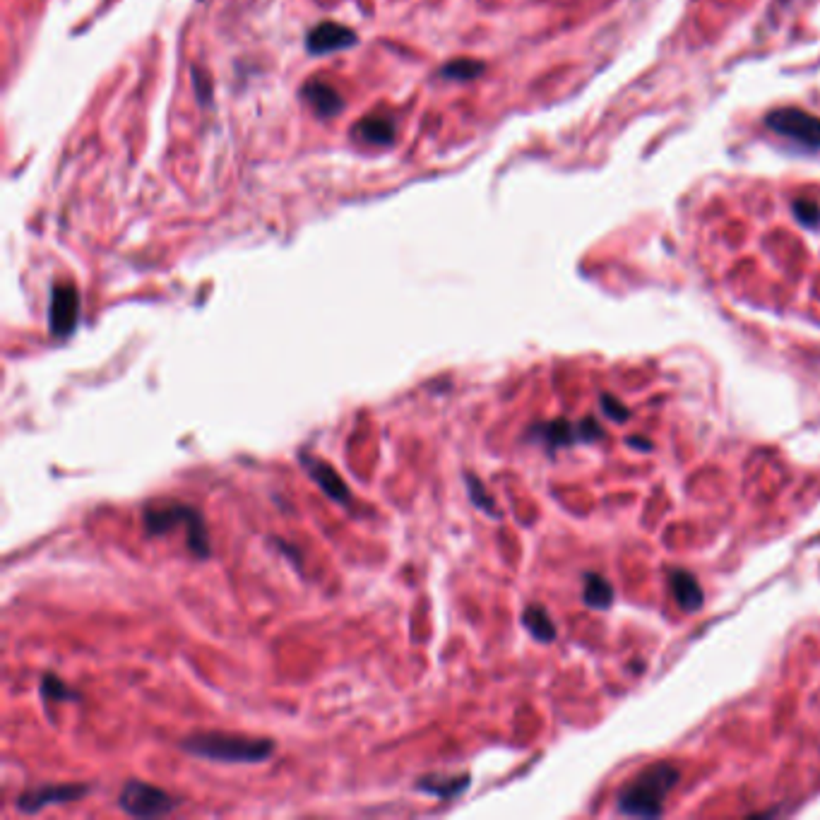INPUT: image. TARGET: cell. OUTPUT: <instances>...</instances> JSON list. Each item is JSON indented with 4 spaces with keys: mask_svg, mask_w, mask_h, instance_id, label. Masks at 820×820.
Masks as SVG:
<instances>
[{
    "mask_svg": "<svg viewBox=\"0 0 820 820\" xmlns=\"http://www.w3.org/2000/svg\"><path fill=\"white\" fill-rule=\"evenodd\" d=\"M39 693L44 703H75L80 700V693L68 688V683L58 679L56 674H44L39 681Z\"/></svg>",
    "mask_w": 820,
    "mask_h": 820,
    "instance_id": "17",
    "label": "cell"
},
{
    "mask_svg": "<svg viewBox=\"0 0 820 820\" xmlns=\"http://www.w3.org/2000/svg\"><path fill=\"white\" fill-rule=\"evenodd\" d=\"M484 70L486 65L481 61H474V58H455V61L443 65V68L438 70V75L450 82H469L474 80V77H479Z\"/></svg>",
    "mask_w": 820,
    "mask_h": 820,
    "instance_id": "18",
    "label": "cell"
},
{
    "mask_svg": "<svg viewBox=\"0 0 820 820\" xmlns=\"http://www.w3.org/2000/svg\"><path fill=\"white\" fill-rule=\"evenodd\" d=\"M527 436L534 438V441H542L546 448L554 453V450L558 448H568V445H575V443L602 441L604 429L599 426V421L592 417L582 419L580 424H570V421L566 419H556V421H546V424L532 426Z\"/></svg>",
    "mask_w": 820,
    "mask_h": 820,
    "instance_id": "6",
    "label": "cell"
},
{
    "mask_svg": "<svg viewBox=\"0 0 820 820\" xmlns=\"http://www.w3.org/2000/svg\"><path fill=\"white\" fill-rule=\"evenodd\" d=\"M142 522H145V532L154 534V537H164V534L178 530L183 527L186 530V546L188 551L200 561L212 556V542L210 534H207L205 518L200 515V510H195L193 505L186 503H166V505H147L145 515H142Z\"/></svg>",
    "mask_w": 820,
    "mask_h": 820,
    "instance_id": "3",
    "label": "cell"
},
{
    "mask_svg": "<svg viewBox=\"0 0 820 820\" xmlns=\"http://www.w3.org/2000/svg\"><path fill=\"white\" fill-rule=\"evenodd\" d=\"M80 294L73 284H53L49 303V330L56 340H68L77 330Z\"/></svg>",
    "mask_w": 820,
    "mask_h": 820,
    "instance_id": "7",
    "label": "cell"
},
{
    "mask_svg": "<svg viewBox=\"0 0 820 820\" xmlns=\"http://www.w3.org/2000/svg\"><path fill=\"white\" fill-rule=\"evenodd\" d=\"M359 44L354 29L337 25V22H320V25L311 27L306 34V51L313 56H325V53H337L344 49H352Z\"/></svg>",
    "mask_w": 820,
    "mask_h": 820,
    "instance_id": "9",
    "label": "cell"
},
{
    "mask_svg": "<svg viewBox=\"0 0 820 820\" xmlns=\"http://www.w3.org/2000/svg\"><path fill=\"white\" fill-rule=\"evenodd\" d=\"M465 484H467V493H469V501H472L481 513L491 515V518H498V505L493 498L489 496V491H486V486L481 484V479L474 477V474H465Z\"/></svg>",
    "mask_w": 820,
    "mask_h": 820,
    "instance_id": "19",
    "label": "cell"
},
{
    "mask_svg": "<svg viewBox=\"0 0 820 820\" xmlns=\"http://www.w3.org/2000/svg\"><path fill=\"white\" fill-rule=\"evenodd\" d=\"M794 210V217L799 219L801 224H804L806 229H818L820 227V207L818 202L808 200V198H799L792 205Z\"/></svg>",
    "mask_w": 820,
    "mask_h": 820,
    "instance_id": "20",
    "label": "cell"
},
{
    "mask_svg": "<svg viewBox=\"0 0 820 820\" xmlns=\"http://www.w3.org/2000/svg\"><path fill=\"white\" fill-rule=\"evenodd\" d=\"M178 804H181V801H178L176 796H171L169 792H164V789L142 780H128L123 784L121 794H118V806H121V811H126L128 816L135 818L169 816L174 808H178Z\"/></svg>",
    "mask_w": 820,
    "mask_h": 820,
    "instance_id": "4",
    "label": "cell"
},
{
    "mask_svg": "<svg viewBox=\"0 0 820 820\" xmlns=\"http://www.w3.org/2000/svg\"><path fill=\"white\" fill-rule=\"evenodd\" d=\"M599 404H602L606 417H609L611 421H616V424H623V421H628V417H631V409L616 400L614 395H602L599 397Z\"/></svg>",
    "mask_w": 820,
    "mask_h": 820,
    "instance_id": "21",
    "label": "cell"
},
{
    "mask_svg": "<svg viewBox=\"0 0 820 820\" xmlns=\"http://www.w3.org/2000/svg\"><path fill=\"white\" fill-rule=\"evenodd\" d=\"M582 602L590 609H609L614 604V587L611 582L597 573L585 575V590H582Z\"/></svg>",
    "mask_w": 820,
    "mask_h": 820,
    "instance_id": "16",
    "label": "cell"
},
{
    "mask_svg": "<svg viewBox=\"0 0 820 820\" xmlns=\"http://www.w3.org/2000/svg\"><path fill=\"white\" fill-rule=\"evenodd\" d=\"M190 756L212 760V763H263L275 753V741L258 736L202 732L190 734L181 741Z\"/></svg>",
    "mask_w": 820,
    "mask_h": 820,
    "instance_id": "2",
    "label": "cell"
},
{
    "mask_svg": "<svg viewBox=\"0 0 820 820\" xmlns=\"http://www.w3.org/2000/svg\"><path fill=\"white\" fill-rule=\"evenodd\" d=\"M272 544H275V546H277V549H279V551H282V556H287V558H291V561H294V566H296V568H301V556H299V554H296V551H299V549H296V546H291V544H287V542H284V539H277V537H275V539H272Z\"/></svg>",
    "mask_w": 820,
    "mask_h": 820,
    "instance_id": "22",
    "label": "cell"
},
{
    "mask_svg": "<svg viewBox=\"0 0 820 820\" xmlns=\"http://www.w3.org/2000/svg\"><path fill=\"white\" fill-rule=\"evenodd\" d=\"M522 626H525L532 638L539 640V643H554L556 640V623L542 604H530L522 611Z\"/></svg>",
    "mask_w": 820,
    "mask_h": 820,
    "instance_id": "15",
    "label": "cell"
},
{
    "mask_svg": "<svg viewBox=\"0 0 820 820\" xmlns=\"http://www.w3.org/2000/svg\"><path fill=\"white\" fill-rule=\"evenodd\" d=\"M299 462H301V467L306 469L308 477H311L320 489H323L325 496L332 498V501L340 505L352 503V491H349V486L344 484L340 474L335 472V467L328 465V462L318 460L316 455H308V453H301Z\"/></svg>",
    "mask_w": 820,
    "mask_h": 820,
    "instance_id": "11",
    "label": "cell"
},
{
    "mask_svg": "<svg viewBox=\"0 0 820 820\" xmlns=\"http://www.w3.org/2000/svg\"><path fill=\"white\" fill-rule=\"evenodd\" d=\"M193 75H195V89H198V99L205 104V101L210 99V89L205 87V77L200 75V70H193Z\"/></svg>",
    "mask_w": 820,
    "mask_h": 820,
    "instance_id": "23",
    "label": "cell"
},
{
    "mask_svg": "<svg viewBox=\"0 0 820 820\" xmlns=\"http://www.w3.org/2000/svg\"><path fill=\"white\" fill-rule=\"evenodd\" d=\"M299 97L308 109L313 111L318 118H335L344 111V97L340 94V89L330 82L320 80V77H313V80H306L299 89Z\"/></svg>",
    "mask_w": 820,
    "mask_h": 820,
    "instance_id": "10",
    "label": "cell"
},
{
    "mask_svg": "<svg viewBox=\"0 0 820 820\" xmlns=\"http://www.w3.org/2000/svg\"><path fill=\"white\" fill-rule=\"evenodd\" d=\"M89 792H92V787H87V784H41V787L27 789L25 794L17 796L15 806L17 811L34 816V813L44 811L49 806L70 804V801L82 799Z\"/></svg>",
    "mask_w": 820,
    "mask_h": 820,
    "instance_id": "8",
    "label": "cell"
},
{
    "mask_svg": "<svg viewBox=\"0 0 820 820\" xmlns=\"http://www.w3.org/2000/svg\"><path fill=\"white\" fill-rule=\"evenodd\" d=\"M354 140L371 147H388L397 138V123L390 116H364L352 128Z\"/></svg>",
    "mask_w": 820,
    "mask_h": 820,
    "instance_id": "12",
    "label": "cell"
},
{
    "mask_svg": "<svg viewBox=\"0 0 820 820\" xmlns=\"http://www.w3.org/2000/svg\"><path fill=\"white\" fill-rule=\"evenodd\" d=\"M469 782H472V777H469L467 772L465 775H424L419 777L414 789L429 796H436V799L441 801H453L462 792H467Z\"/></svg>",
    "mask_w": 820,
    "mask_h": 820,
    "instance_id": "14",
    "label": "cell"
},
{
    "mask_svg": "<svg viewBox=\"0 0 820 820\" xmlns=\"http://www.w3.org/2000/svg\"><path fill=\"white\" fill-rule=\"evenodd\" d=\"M681 780L679 768L671 763H655L633 777L616 796L621 813L633 818H657L664 811V799Z\"/></svg>",
    "mask_w": 820,
    "mask_h": 820,
    "instance_id": "1",
    "label": "cell"
},
{
    "mask_svg": "<svg viewBox=\"0 0 820 820\" xmlns=\"http://www.w3.org/2000/svg\"><path fill=\"white\" fill-rule=\"evenodd\" d=\"M669 590L674 594V599L679 602V606L683 611H698L700 606L705 602V594L700 590L698 580H695V575L688 573V570H681V568H671L669 575Z\"/></svg>",
    "mask_w": 820,
    "mask_h": 820,
    "instance_id": "13",
    "label": "cell"
},
{
    "mask_svg": "<svg viewBox=\"0 0 820 820\" xmlns=\"http://www.w3.org/2000/svg\"><path fill=\"white\" fill-rule=\"evenodd\" d=\"M628 445H633V448H640V450H652V443L645 441V438H628Z\"/></svg>",
    "mask_w": 820,
    "mask_h": 820,
    "instance_id": "24",
    "label": "cell"
},
{
    "mask_svg": "<svg viewBox=\"0 0 820 820\" xmlns=\"http://www.w3.org/2000/svg\"><path fill=\"white\" fill-rule=\"evenodd\" d=\"M765 126H768L772 133L806 147V150H820V118L808 114L804 109L784 106V109L770 111V114L765 116Z\"/></svg>",
    "mask_w": 820,
    "mask_h": 820,
    "instance_id": "5",
    "label": "cell"
}]
</instances>
